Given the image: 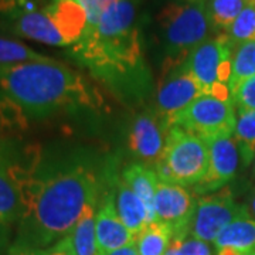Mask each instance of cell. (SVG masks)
Segmentation results:
<instances>
[{
  "label": "cell",
  "mask_w": 255,
  "mask_h": 255,
  "mask_svg": "<svg viewBox=\"0 0 255 255\" xmlns=\"http://www.w3.org/2000/svg\"><path fill=\"white\" fill-rule=\"evenodd\" d=\"M253 77H255V40L234 48L231 58V77L228 81L230 92Z\"/></svg>",
  "instance_id": "20"
},
{
  "label": "cell",
  "mask_w": 255,
  "mask_h": 255,
  "mask_svg": "<svg viewBox=\"0 0 255 255\" xmlns=\"http://www.w3.org/2000/svg\"><path fill=\"white\" fill-rule=\"evenodd\" d=\"M21 217V201L14 184L0 164V224L9 226Z\"/></svg>",
  "instance_id": "23"
},
{
  "label": "cell",
  "mask_w": 255,
  "mask_h": 255,
  "mask_svg": "<svg viewBox=\"0 0 255 255\" xmlns=\"http://www.w3.org/2000/svg\"><path fill=\"white\" fill-rule=\"evenodd\" d=\"M243 206H244L247 216H248L250 219L255 220V190L248 196L246 204H243Z\"/></svg>",
  "instance_id": "32"
},
{
  "label": "cell",
  "mask_w": 255,
  "mask_h": 255,
  "mask_svg": "<svg viewBox=\"0 0 255 255\" xmlns=\"http://www.w3.org/2000/svg\"><path fill=\"white\" fill-rule=\"evenodd\" d=\"M179 247L183 255H211L210 247L196 237L179 240Z\"/></svg>",
  "instance_id": "29"
},
{
  "label": "cell",
  "mask_w": 255,
  "mask_h": 255,
  "mask_svg": "<svg viewBox=\"0 0 255 255\" xmlns=\"http://www.w3.org/2000/svg\"><path fill=\"white\" fill-rule=\"evenodd\" d=\"M244 214V206L236 203L228 189H221L216 194H206L196 204L190 234L204 243H214L230 223Z\"/></svg>",
  "instance_id": "8"
},
{
  "label": "cell",
  "mask_w": 255,
  "mask_h": 255,
  "mask_svg": "<svg viewBox=\"0 0 255 255\" xmlns=\"http://www.w3.org/2000/svg\"><path fill=\"white\" fill-rule=\"evenodd\" d=\"M44 0H0V14L9 16L16 11L41 9Z\"/></svg>",
  "instance_id": "28"
},
{
  "label": "cell",
  "mask_w": 255,
  "mask_h": 255,
  "mask_svg": "<svg viewBox=\"0 0 255 255\" xmlns=\"http://www.w3.org/2000/svg\"><path fill=\"white\" fill-rule=\"evenodd\" d=\"M0 91L33 117L94 104L81 75L53 58L0 67Z\"/></svg>",
  "instance_id": "3"
},
{
  "label": "cell",
  "mask_w": 255,
  "mask_h": 255,
  "mask_svg": "<svg viewBox=\"0 0 255 255\" xmlns=\"http://www.w3.org/2000/svg\"><path fill=\"white\" fill-rule=\"evenodd\" d=\"M164 255H183L180 251V247H179V240H173L172 244L169 247V250L166 251Z\"/></svg>",
  "instance_id": "34"
},
{
  "label": "cell",
  "mask_w": 255,
  "mask_h": 255,
  "mask_svg": "<svg viewBox=\"0 0 255 255\" xmlns=\"http://www.w3.org/2000/svg\"><path fill=\"white\" fill-rule=\"evenodd\" d=\"M214 246L217 251L230 250L236 253H251L255 250V220L247 214L230 223L216 238Z\"/></svg>",
  "instance_id": "17"
},
{
  "label": "cell",
  "mask_w": 255,
  "mask_h": 255,
  "mask_svg": "<svg viewBox=\"0 0 255 255\" xmlns=\"http://www.w3.org/2000/svg\"><path fill=\"white\" fill-rule=\"evenodd\" d=\"M117 197L115 206L118 210V214L124 224L129 228V231L137 237L139 233L143 228L152 223L150 216L146 210L143 201L137 197L124 180H121L117 186Z\"/></svg>",
  "instance_id": "15"
},
{
  "label": "cell",
  "mask_w": 255,
  "mask_h": 255,
  "mask_svg": "<svg viewBox=\"0 0 255 255\" xmlns=\"http://www.w3.org/2000/svg\"><path fill=\"white\" fill-rule=\"evenodd\" d=\"M254 177H255V159H254Z\"/></svg>",
  "instance_id": "37"
},
{
  "label": "cell",
  "mask_w": 255,
  "mask_h": 255,
  "mask_svg": "<svg viewBox=\"0 0 255 255\" xmlns=\"http://www.w3.org/2000/svg\"><path fill=\"white\" fill-rule=\"evenodd\" d=\"M6 226L0 224V248H1V244H3V240H4V236H3V230H4Z\"/></svg>",
  "instance_id": "35"
},
{
  "label": "cell",
  "mask_w": 255,
  "mask_h": 255,
  "mask_svg": "<svg viewBox=\"0 0 255 255\" xmlns=\"http://www.w3.org/2000/svg\"><path fill=\"white\" fill-rule=\"evenodd\" d=\"M247 3L248 0H206V9L213 30L226 31Z\"/></svg>",
  "instance_id": "22"
},
{
  "label": "cell",
  "mask_w": 255,
  "mask_h": 255,
  "mask_svg": "<svg viewBox=\"0 0 255 255\" xmlns=\"http://www.w3.org/2000/svg\"><path fill=\"white\" fill-rule=\"evenodd\" d=\"M7 18L10 30L20 37L47 46H67L61 31L46 7L11 13Z\"/></svg>",
  "instance_id": "13"
},
{
  "label": "cell",
  "mask_w": 255,
  "mask_h": 255,
  "mask_svg": "<svg viewBox=\"0 0 255 255\" xmlns=\"http://www.w3.org/2000/svg\"><path fill=\"white\" fill-rule=\"evenodd\" d=\"M74 58L101 78L114 81L143 70L139 0H119L97 23L88 24L71 47Z\"/></svg>",
  "instance_id": "2"
},
{
  "label": "cell",
  "mask_w": 255,
  "mask_h": 255,
  "mask_svg": "<svg viewBox=\"0 0 255 255\" xmlns=\"http://www.w3.org/2000/svg\"><path fill=\"white\" fill-rule=\"evenodd\" d=\"M237 114L233 100H221L214 95H201L179 112L170 122L203 139L233 136Z\"/></svg>",
  "instance_id": "7"
},
{
  "label": "cell",
  "mask_w": 255,
  "mask_h": 255,
  "mask_svg": "<svg viewBox=\"0 0 255 255\" xmlns=\"http://www.w3.org/2000/svg\"><path fill=\"white\" fill-rule=\"evenodd\" d=\"M224 34L234 48L255 40V0H248L246 7L224 31Z\"/></svg>",
  "instance_id": "24"
},
{
  "label": "cell",
  "mask_w": 255,
  "mask_h": 255,
  "mask_svg": "<svg viewBox=\"0 0 255 255\" xmlns=\"http://www.w3.org/2000/svg\"><path fill=\"white\" fill-rule=\"evenodd\" d=\"M187 1H206V0H187Z\"/></svg>",
  "instance_id": "36"
},
{
  "label": "cell",
  "mask_w": 255,
  "mask_h": 255,
  "mask_svg": "<svg viewBox=\"0 0 255 255\" xmlns=\"http://www.w3.org/2000/svg\"><path fill=\"white\" fill-rule=\"evenodd\" d=\"M21 201L20 243L47 247L70 234L84 211L95 206L100 183L78 164L54 173H34L16 186Z\"/></svg>",
  "instance_id": "1"
},
{
  "label": "cell",
  "mask_w": 255,
  "mask_h": 255,
  "mask_svg": "<svg viewBox=\"0 0 255 255\" xmlns=\"http://www.w3.org/2000/svg\"><path fill=\"white\" fill-rule=\"evenodd\" d=\"M122 180L127 183L140 200L143 201L150 220L155 221V194L159 177L155 169L143 163H133L128 166L122 173Z\"/></svg>",
  "instance_id": "16"
},
{
  "label": "cell",
  "mask_w": 255,
  "mask_h": 255,
  "mask_svg": "<svg viewBox=\"0 0 255 255\" xmlns=\"http://www.w3.org/2000/svg\"><path fill=\"white\" fill-rule=\"evenodd\" d=\"M231 100L238 111H243V112L255 111V77L241 82L237 88L231 92Z\"/></svg>",
  "instance_id": "26"
},
{
  "label": "cell",
  "mask_w": 255,
  "mask_h": 255,
  "mask_svg": "<svg viewBox=\"0 0 255 255\" xmlns=\"http://www.w3.org/2000/svg\"><path fill=\"white\" fill-rule=\"evenodd\" d=\"M68 238L75 255H100L97 241V213L95 206L84 211L81 219L70 231Z\"/></svg>",
  "instance_id": "18"
},
{
  "label": "cell",
  "mask_w": 255,
  "mask_h": 255,
  "mask_svg": "<svg viewBox=\"0 0 255 255\" xmlns=\"http://www.w3.org/2000/svg\"><path fill=\"white\" fill-rule=\"evenodd\" d=\"M254 254H255V250H254Z\"/></svg>",
  "instance_id": "38"
},
{
  "label": "cell",
  "mask_w": 255,
  "mask_h": 255,
  "mask_svg": "<svg viewBox=\"0 0 255 255\" xmlns=\"http://www.w3.org/2000/svg\"><path fill=\"white\" fill-rule=\"evenodd\" d=\"M108 255H139V253H137L136 241L127 247H122V248H119L117 251H112V253Z\"/></svg>",
  "instance_id": "33"
},
{
  "label": "cell",
  "mask_w": 255,
  "mask_h": 255,
  "mask_svg": "<svg viewBox=\"0 0 255 255\" xmlns=\"http://www.w3.org/2000/svg\"><path fill=\"white\" fill-rule=\"evenodd\" d=\"M234 139L240 149L241 162L248 166L255 159V111H238Z\"/></svg>",
  "instance_id": "21"
},
{
  "label": "cell",
  "mask_w": 255,
  "mask_h": 255,
  "mask_svg": "<svg viewBox=\"0 0 255 255\" xmlns=\"http://www.w3.org/2000/svg\"><path fill=\"white\" fill-rule=\"evenodd\" d=\"M166 60L163 71L187 60L190 53L209 40L214 31L210 24L206 1L169 3L157 16Z\"/></svg>",
  "instance_id": "4"
},
{
  "label": "cell",
  "mask_w": 255,
  "mask_h": 255,
  "mask_svg": "<svg viewBox=\"0 0 255 255\" xmlns=\"http://www.w3.org/2000/svg\"><path fill=\"white\" fill-rule=\"evenodd\" d=\"M97 241L100 255H108L136 241V237L119 217L112 194L104 196L97 211Z\"/></svg>",
  "instance_id": "14"
},
{
  "label": "cell",
  "mask_w": 255,
  "mask_h": 255,
  "mask_svg": "<svg viewBox=\"0 0 255 255\" xmlns=\"http://www.w3.org/2000/svg\"><path fill=\"white\" fill-rule=\"evenodd\" d=\"M196 204L183 186L159 180L155 194L156 220L167 224L173 231V240H184L190 233Z\"/></svg>",
  "instance_id": "10"
},
{
  "label": "cell",
  "mask_w": 255,
  "mask_h": 255,
  "mask_svg": "<svg viewBox=\"0 0 255 255\" xmlns=\"http://www.w3.org/2000/svg\"><path fill=\"white\" fill-rule=\"evenodd\" d=\"M170 125L159 114L137 115L129 130V149L146 166H156L162 159Z\"/></svg>",
  "instance_id": "11"
},
{
  "label": "cell",
  "mask_w": 255,
  "mask_h": 255,
  "mask_svg": "<svg viewBox=\"0 0 255 255\" xmlns=\"http://www.w3.org/2000/svg\"><path fill=\"white\" fill-rule=\"evenodd\" d=\"M9 255H44V250H40V248L18 241L10 248Z\"/></svg>",
  "instance_id": "31"
},
{
  "label": "cell",
  "mask_w": 255,
  "mask_h": 255,
  "mask_svg": "<svg viewBox=\"0 0 255 255\" xmlns=\"http://www.w3.org/2000/svg\"><path fill=\"white\" fill-rule=\"evenodd\" d=\"M209 169V145L206 139L172 125L163 155L155 166L159 180L179 186L199 184Z\"/></svg>",
  "instance_id": "5"
},
{
  "label": "cell",
  "mask_w": 255,
  "mask_h": 255,
  "mask_svg": "<svg viewBox=\"0 0 255 255\" xmlns=\"http://www.w3.org/2000/svg\"><path fill=\"white\" fill-rule=\"evenodd\" d=\"M209 145V169L197 186L199 193L220 190L234 179L240 166V149L234 136H216L206 139Z\"/></svg>",
  "instance_id": "12"
},
{
  "label": "cell",
  "mask_w": 255,
  "mask_h": 255,
  "mask_svg": "<svg viewBox=\"0 0 255 255\" xmlns=\"http://www.w3.org/2000/svg\"><path fill=\"white\" fill-rule=\"evenodd\" d=\"M73 1L78 3L84 9V11L87 13L88 24H94V23L98 21V18L107 10L110 9L111 6L118 3L119 0H73Z\"/></svg>",
  "instance_id": "27"
},
{
  "label": "cell",
  "mask_w": 255,
  "mask_h": 255,
  "mask_svg": "<svg viewBox=\"0 0 255 255\" xmlns=\"http://www.w3.org/2000/svg\"><path fill=\"white\" fill-rule=\"evenodd\" d=\"M204 95L199 82L194 80L186 64L182 63L163 71V78L157 90V114L170 125L172 119L186 110L193 101Z\"/></svg>",
  "instance_id": "9"
},
{
  "label": "cell",
  "mask_w": 255,
  "mask_h": 255,
  "mask_svg": "<svg viewBox=\"0 0 255 255\" xmlns=\"http://www.w3.org/2000/svg\"><path fill=\"white\" fill-rule=\"evenodd\" d=\"M234 47L224 33L210 37L194 48L184 61L194 80L199 82L206 95H214L221 100H231L228 81L231 77V58Z\"/></svg>",
  "instance_id": "6"
},
{
  "label": "cell",
  "mask_w": 255,
  "mask_h": 255,
  "mask_svg": "<svg viewBox=\"0 0 255 255\" xmlns=\"http://www.w3.org/2000/svg\"><path fill=\"white\" fill-rule=\"evenodd\" d=\"M44 255H75L71 246V241L68 236L57 241L54 246L50 247L48 250H44Z\"/></svg>",
  "instance_id": "30"
},
{
  "label": "cell",
  "mask_w": 255,
  "mask_h": 255,
  "mask_svg": "<svg viewBox=\"0 0 255 255\" xmlns=\"http://www.w3.org/2000/svg\"><path fill=\"white\" fill-rule=\"evenodd\" d=\"M47 60L51 58L37 53L20 41L0 36V67L30 63V61H47Z\"/></svg>",
  "instance_id": "25"
},
{
  "label": "cell",
  "mask_w": 255,
  "mask_h": 255,
  "mask_svg": "<svg viewBox=\"0 0 255 255\" xmlns=\"http://www.w3.org/2000/svg\"><path fill=\"white\" fill-rule=\"evenodd\" d=\"M173 241V231L159 220L149 223L136 237L139 255H164Z\"/></svg>",
  "instance_id": "19"
}]
</instances>
